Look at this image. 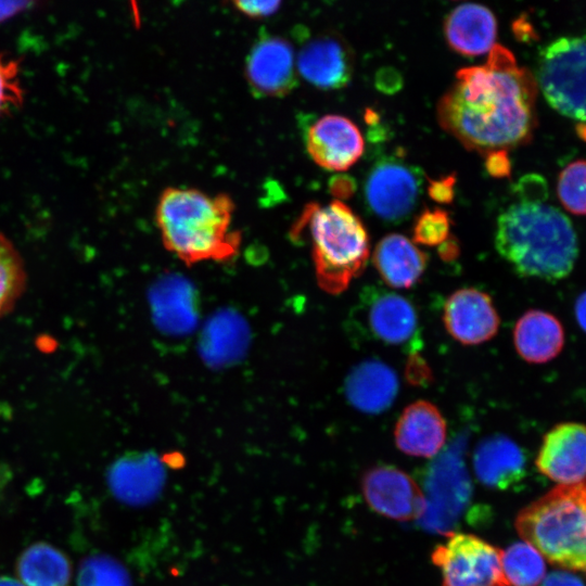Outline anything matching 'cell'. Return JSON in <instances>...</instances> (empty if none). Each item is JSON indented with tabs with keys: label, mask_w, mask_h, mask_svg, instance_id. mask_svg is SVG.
<instances>
[{
	"label": "cell",
	"mask_w": 586,
	"mask_h": 586,
	"mask_svg": "<svg viewBox=\"0 0 586 586\" xmlns=\"http://www.w3.org/2000/svg\"><path fill=\"white\" fill-rule=\"evenodd\" d=\"M537 84L512 52L496 43L483 65L462 67L437 103L441 126L486 154L526 142L535 126Z\"/></svg>",
	"instance_id": "obj_1"
},
{
	"label": "cell",
	"mask_w": 586,
	"mask_h": 586,
	"mask_svg": "<svg viewBox=\"0 0 586 586\" xmlns=\"http://www.w3.org/2000/svg\"><path fill=\"white\" fill-rule=\"evenodd\" d=\"M495 247L518 275L548 282L566 278L578 255L570 219L537 196H521L501 212Z\"/></svg>",
	"instance_id": "obj_2"
},
{
	"label": "cell",
	"mask_w": 586,
	"mask_h": 586,
	"mask_svg": "<svg viewBox=\"0 0 586 586\" xmlns=\"http://www.w3.org/2000/svg\"><path fill=\"white\" fill-rule=\"evenodd\" d=\"M234 204L226 194L191 188H167L156 205L164 246L188 266L233 258L241 234L232 228Z\"/></svg>",
	"instance_id": "obj_3"
},
{
	"label": "cell",
	"mask_w": 586,
	"mask_h": 586,
	"mask_svg": "<svg viewBox=\"0 0 586 586\" xmlns=\"http://www.w3.org/2000/svg\"><path fill=\"white\" fill-rule=\"evenodd\" d=\"M305 233L311 247L318 285L335 295L361 275L370 255L368 231L344 202L308 204L294 225L295 238Z\"/></svg>",
	"instance_id": "obj_4"
},
{
	"label": "cell",
	"mask_w": 586,
	"mask_h": 586,
	"mask_svg": "<svg viewBox=\"0 0 586 586\" xmlns=\"http://www.w3.org/2000/svg\"><path fill=\"white\" fill-rule=\"evenodd\" d=\"M514 526L544 559L586 574V480L537 498L519 512Z\"/></svg>",
	"instance_id": "obj_5"
},
{
	"label": "cell",
	"mask_w": 586,
	"mask_h": 586,
	"mask_svg": "<svg viewBox=\"0 0 586 586\" xmlns=\"http://www.w3.org/2000/svg\"><path fill=\"white\" fill-rule=\"evenodd\" d=\"M536 84L558 113L586 122V39L560 37L546 46Z\"/></svg>",
	"instance_id": "obj_6"
},
{
	"label": "cell",
	"mask_w": 586,
	"mask_h": 586,
	"mask_svg": "<svg viewBox=\"0 0 586 586\" xmlns=\"http://www.w3.org/2000/svg\"><path fill=\"white\" fill-rule=\"evenodd\" d=\"M351 332L357 339L388 346L405 347L412 353L420 345L418 314L406 297L369 285L364 289L351 313Z\"/></svg>",
	"instance_id": "obj_7"
},
{
	"label": "cell",
	"mask_w": 586,
	"mask_h": 586,
	"mask_svg": "<svg viewBox=\"0 0 586 586\" xmlns=\"http://www.w3.org/2000/svg\"><path fill=\"white\" fill-rule=\"evenodd\" d=\"M502 550L486 540L453 533L432 552L443 586H508L501 569Z\"/></svg>",
	"instance_id": "obj_8"
},
{
	"label": "cell",
	"mask_w": 586,
	"mask_h": 586,
	"mask_svg": "<svg viewBox=\"0 0 586 586\" xmlns=\"http://www.w3.org/2000/svg\"><path fill=\"white\" fill-rule=\"evenodd\" d=\"M423 173L399 157L377 161L366 176L367 207L379 218L400 222L411 215L422 191Z\"/></svg>",
	"instance_id": "obj_9"
},
{
	"label": "cell",
	"mask_w": 586,
	"mask_h": 586,
	"mask_svg": "<svg viewBox=\"0 0 586 586\" xmlns=\"http://www.w3.org/2000/svg\"><path fill=\"white\" fill-rule=\"evenodd\" d=\"M361 489L368 506L392 520H416L426 510L425 497L415 480L393 466L368 470L362 476Z\"/></svg>",
	"instance_id": "obj_10"
},
{
	"label": "cell",
	"mask_w": 586,
	"mask_h": 586,
	"mask_svg": "<svg viewBox=\"0 0 586 586\" xmlns=\"http://www.w3.org/2000/svg\"><path fill=\"white\" fill-rule=\"evenodd\" d=\"M542 474L559 485L586 480V425L562 422L543 437L535 460Z\"/></svg>",
	"instance_id": "obj_11"
},
{
	"label": "cell",
	"mask_w": 586,
	"mask_h": 586,
	"mask_svg": "<svg viewBox=\"0 0 586 586\" xmlns=\"http://www.w3.org/2000/svg\"><path fill=\"white\" fill-rule=\"evenodd\" d=\"M305 145L319 166L345 170L362 155L365 142L359 128L347 117L327 114L308 126Z\"/></svg>",
	"instance_id": "obj_12"
},
{
	"label": "cell",
	"mask_w": 586,
	"mask_h": 586,
	"mask_svg": "<svg viewBox=\"0 0 586 586\" xmlns=\"http://www.w3.org/2000/svg\"><path fill=\"white\" fill-rule=\"evenodd\" d=\"M443 321L449 335L463 345L489 341L500 324L491 296L475 288H462L448 296Z\"/></svg>",
	"instance_id": "obj_13"
},
{
	"label": "cell",
	"mask_w": 586,
	"mask_h": 586,
	"mask_svg": "<svg viewBox=\"0 0 586 586\" xmlns=\"http://www.w3.org/2000/svg\"><path fill=\"white\" fill-rule=\"evenodd\" d=\"M245 68L252 90L259 95H284L296 85L297 69L293 49L278 36H260L252 47Z\"/></svg>",
	"instance_id": "obj_14"
},
{
	"label": "cell",
	"mask_w": 586,
	"mask_h": 586,
	"mask_svg": "<svg viewBox=\"0 0 586 586\" xmlns=\"http://www.w3.org/2000/svg\"><path fill=\"white\" fill-rule=\"evenodd\" d=\"M166 481L163 459L153 453H129L115 460L106 472L112 495L129 506L154 501Z\"/></svg>",
	"instance_id": "obj_15"
},
{
	"label": "cell",
	"mask_w": 586,
	"mask_h": 586,
	"mask_svg": "<svg viewBox=\"0 0 586 586\" xmlns=\"http://www.w3.org/2000/svg\"><path fill=\"white\" fill-rule=\"evenodd\" d=\"M295 62L302 77L322 89L346 86L354 71L353 51L335 34H321L305 41Z\"/></svg>",
	"instance_id": "obj_16"
},
{
	"label": "cell",
	"mask_w": 586,
	"mask_h": 586,
	"mask_svg": "<svg viewBox=\"0 0 586 586\" xmlns=\"http://www.w3.org/2000/svg\"><path fill=\"white\" fill-rule=\"evenodd\" d=\"M447 434L446 421L438 408L426 400L408 405L394 429L398 449L407 455L431 458L443 448Z\"/></svg>",
	"instance_id": "obj_17"
},
{
	"label": "cell",
	"mask_w": 586,
	"mask_h": 586,
	"mask_svg": "<svg viewBox=\"0 0 586 586\" xmlns=\"http://www.w3.org/2000/svg\"><path fill=\"white\" fill-rule=\"evenodd\" d=\"M344 390L354 408L364 413L378 415L393 405L399 383L390 366L377 358H369L351 369Z\"/></svg>",
	"instance_id": "obj_18"
},
{
	"label": "cell",
	"mask_w": 586,
	"mask_h": 586,
	"mask_svg": "<svg viewBox=\"0 0 586 586\" xmlns=\"http://www.w3.org/2000/svg\"><path fill=\"white\" fill-rule=\"evenodd\" d=\"M444 34L455 51L466 55H480L489 52L496 44V17L483 4L464 2L446 15Z\"/></svg>",
	"instance_id": "obj_19"
},
{
	"label": "cell",
	"mask_w": 586,
	"mask_h": 586,
	"mask_svg": "<svg viewBox=\"0 0 586 586\" xmlns=\"http://www.w3.org/2000/svg\"><path fill=\"white\" fill-rule=\"evenodd\" d=\"M476 477L485 486L508 489L525 475V457L520 446L505 435H492L476 446L473 455Z\"/></svg>",
	"instance_id": "obj_20"
},
{
	"label": "cell",
	"mask_w": 586,
	"mask_h": 586,
	"mask_svg": "<svg viewBox=\"0 0 586 586\" xmlns=\"http://www.w3.org/2000/svg\"><path fill=\"white\" fill-rule=\"evenodd\" d=\"M372 259L386 285L409 289L423 276L429 257L412 240L390 233L377 243Z\"/></svg>",
	"instance_id": "obj_21"
},
{
	"label": "cell",
	"mask_w": 586,
	"mask_h": 586,
	"mask_svg": "<svg viewBox=\"0 0 586 586\" xmlns=\"http://www.w3.org/2000/svg\"><path fill=\"white\" fill-rule=\"evenodd\" d=\"M564 329L548 311L530 309L515 322L513 344L519 356L530 364H546L564 346Z\"/></svg>",
	"instance_id": "obj_22"
},
{
	"label": "cell",
	"mask_w": 586,
	"mask_h": 586,
	"mask_svg": "<svg viewBox=\"0 0 586 586\" xmlns=\"http://www.w3.org/2000/svg\"><path fill=\"white\" fill-rule=\"evenodd\" d=\"M15 571L24 586H69L73 577L67 555L47 542L26 547L17 558Z\"/></svg>",
	"instance_id": "obj_23"
},
{
	"label": "cell",
	"mask_w": 586,
	"mask_h": 586,
	"mask_svg": "<svg viewBox=\"0 0 586 586\" xmlns=\"http://www.w3.org/2000/svg\"><path fill=\"white\" fill-rule=\"evenodd\" d=\"M501 569L508 586H538L546 576L544 557L525 542L502 550Z\"/></svg>",
	"instance_id": "obj_24"
},
{
	"label": "cell",
	"mask_w": 586,
	"mask_h": 586,
	"mask_svg": "<svg viewBox=\"0 0 586 586\" xmlns=\"http://www.w3.org/2000/svg\"><path fill=\"white\" fill-rule=\"evenodd\" d=\"M27 282L24 260L14 244L0 232V318L23 295Z\"/></svg>",
	"instance_id": "obj_25"
},
{
	"label": "cell",
	"mask_w": 586,
	"mask_h": 586,
	"mask_svg": "<svg viewBox=\"0 0 586 586\" xmlns=\"http://www.w3.org/2000/svg\"><path fill=\"white\" fill-rule=\"evenodd\" d=\"M77 586H131L130 576L125 566L115 558L106 555H90L81 560L77 576Z\"/></svg>",
	"instance_id": "obj_26"
},
{
	"label": "cell",
	"mask_w": 586,
	"mask_h": 586,
	"mask_svg": "<svg viewBox=\"0 0 586 586\" xmlns=\"http://www.w3.org/2000/svg\"><path fill=\"white\" fill-rule=\"evenodd\" d=\"M558 198L563 207L574 215H586V160L570 163L560 173Z\"/></svg>",
	"instance_id": "obj_27"
},
{
	"label": "cell",
	"mask_w": 586,
	"mask_h": 586,
	"mask_svg": "<svg viewBox=\"0 0 586 586\" xmlns=\"http://www.w3.org/2000/svg\"><path fill=\"white\" fill-rule=\"evenodd\" d=\"M449 214L442 208H425L415 220L412 241L425 246H440L449 238Z\"/></svg>",
	"instance_id": "obj_28"
},
{
	"label": "cell",
	"mask_w": 586,
	"mask_h": 586,
	"mask_svg": "<svg viewBox=\"0 0 586 586\" xmlns=\"http://www.w3.org/2000/svg\"><path fill=\"white\" fill-rule=\"evenodd\" d=\"M18 63L0 53V117L23 103Z\"/></svg>",
	"instance_id": "obj_29"
},
{
	"label": "cell",
	"mask_w": 586,
	"mask_h": 586,
	"mask_svg": "<svg viewBox=\"0 0 586 586\" xmlns=\"http://www.w3.org/2000/svg\"><path fill=\"white\" fill-rule=\"evenodd\" d=\"M456 176L448 175L440 179H429L428 193L431 199L438 203H450L454 199Z\"/></svg>",
	"instance_id": "obj_30"
},
{
	"label": "cell",
	"mask_w": 586,
	"mask_h": 586,
	"mask_svg": "<svg viewBox=\"0 0 586 586\" xmlns=\"http://www.w3.org/2000/svg\"><path fill=\"white\" fill-rule=\"evenodd\" d=\"M235 8L250 17H264L275 13L279 7V1H237Z\"/></svg>",
	"instance_id": "obj_31"
},
{
	"label": "cell",
	"mask_w": 586,
	"mask_h": 586,
	"mask_svg": "<svg viewBox=\"0 0 586 586\" xmlns=\"http://www.w3.org/2000/svg\"><path fill=\"white\" fill-rule=\"evenodd\" d=\"M485 167L494 177H506L510 174L511 165L505 150H496L485 154Z\"/></svg>",
	"instance_id": "obj_32"
},
{
	"label": "cell",
	"mask_w": 586,
	"mask_h": 586,
	"mask_svg": "<svg viewBox=\"0 0 586 586\" xmlns=\"http://www.w3.org/2000/svg\"><path fill=\"white\" fill-rule=\"evenodd\" d=\"M330 191L336 200H346L356 191V181L348 175H336L330 181Z\"/></svg>",
	"instance_id": "obj_33"
},
{
	"label": "cell",
	"mask_w": 586,
	"mask_h": 586,
	"mask_svg": "<svg viewBox=\"0 0 586 586\" xmlns=\"http://www.w3.org/2000/svg\"><path fill=\"white\" fill-rule=\"evenodd\" d=\"M410 356L407 367L408 379L417 384L424 380L426 381L430 372L425 366V361L417 354V352Z\"/></svg>",
	"instance_id": "obj_34"
},
{
	"label": "cell",
	"mask_w": 586,
	"mask_h": 586,
	"mask_svg": "<svg viewBox=\"0 0 586 586\" xmlns=\"http://www.w3.org/2000/svg\"><path fill=\"white\" fill-rule=\"evenodd\" d=\"M540 586H584V584L571 573L553 572L545 576Z\"/></svg>",
	"instance_id": "obj_35"
},
{
	"label": "cell",
	"mask_w": 586,
	"mask_h": 586,
	"mask_svg": "<svg viewBox=\"0 0 586 586\" xmlns=\"http://www.w3.org/2000/svg\"><path fill=\"white\" fill-rule=\"evenodd\" d=\"M33 4L34 2L30 1H0V22L14 16Z\"/></svg>",
	"instance_id": "obj_36"
},
{
	"label": "cell",
	"mask_w": 586,
	"mask_h": 586,
	"mask_svg": "<svg viewBox=\"0 0 586 586\" xmlns=\"http://www.w3.org/2000/svg\"><path fill=\"white\" fill-rule=\"evenodd\" d=\"M574 315L577 324L586 333V291L579 294L575 301Z\"/></svg>",
	"instance_id": "obj_37"
},
{
	"label": "cell",
	"mask_w": 586,
	"mask_h": 586,
	"mask_svg": "<svg viewBox=\"0 0 586 586\" xmlns=\"http://www.w3.org/2000/svg\"><path fill=\"white\" fill-rule=\"evenodd\" d=\"M438 254L442 259L451 260L458 256L459 245L454 239L448 238L438 246Z\"/></svg>",
	"instance_id": "obj_38"
},
{
	"label": "cell",
	"mask_w": 586,
	"mask_h": 586,
	"mask_svg": "<svg viewBox=\"0 0 586 586\" xmlns=\"http://www.w3.org/2000/svg\"><path fill=\"white\" fill-rule=\"evenodd\" d=\"M13 479L10 466L0 458V500Z\"/></svg>",
	"instance_id": "obj_39"
},
{
	"label": "cell",
	"mask_w": 586,
	"mask_h": 586,
	"mask_svg": "<svg viewBox=\"0 0 586 586\" xmlns=\"http://www.w3.org/2000/svg\"><path fill=\"white\" fill-rule=\"evenodd\" d=\"M0 586H24L17 578L1 575L0 576Z\"/></svg>",
	"instance_id": "obj_40"
}]
</instances>
